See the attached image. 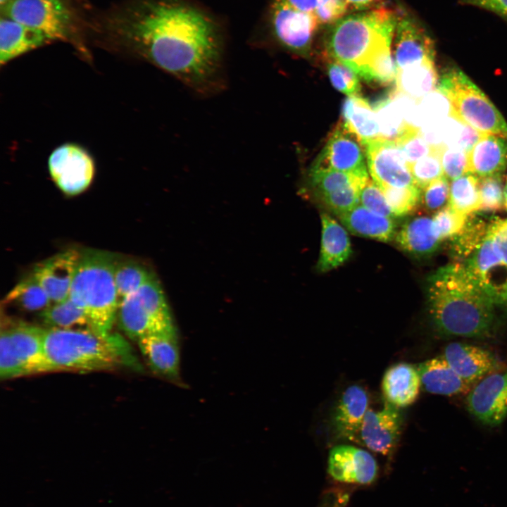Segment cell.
Returning <instances> with one entry per match:
<instances>
[{
	"mask_svg": "<svg viewBox=\"0 0 507 507\" xmlns=\"http://www.w3.org/2000/svg\"><path fill=\"white\" fill-rule=\"evenodd\" d=\"M142 57L202 96L225 86L223 40L215 22L180 0H139L115 27Z\"/></svg>",
	"mask_w": 507,
	"mask_h": 507,
	"instance_id": "obj_1",
	"label": "cell"
},
{
	"mask_svg": "<svg viewBox=\"0 0 507 507\" xmlns=\"http://www.w3.org/2000/svg\"><path fill=\"white\" fill-rule=\"evenodd\" d=\"M428 312L442 337H490L495 301L463 263L439 268L428 278Z\"/></svg>",
	"mask_w": 507,
	"mask_h": 507,
	"instance_id": "obj_2",
	"label": "cell"
},
{
	"mask_svg": "<svg viewBox=\"0 0 507 507\" xmlns=\"http://www.w3.org/2000/svg\"><path fill=\"white\" fill-rule=\"evenodd\" d=\"M398 16L385 7L346 15L325 35L327 58L343 63L365 80L373 63L391 52Z\"/></svg>",
	"mask_w": 507,
	"mask_h": 507,
	"instance_id": "obj_3",
	"label": "cell"
},
{
	"mask_svg": "<svg viewBox=\"0 0 507 507\" xmlns=\"http://www.w3.org/2000/svg\"><path fill=\"white\" fill-rule=\"evenodd\" d=\"M44 353L47 372L109 370L125 365L140 368L121 337L91 329L44 328Z\"/></svg>",
	"mask_w": 507,
	"mask_h": 507,
	"instance_id": "obj_4",
	"label": "cell"
},
{
	"mask_svg": "<svg viewBox=\"0 0 507 507\" xmlns=\"http://www.w3.org/2000/svg\"><path fill=\"white\" fill-rule=\"evenodd\" d=\"M116 258L106 251H80L68 296L86 312L92 329L103 335L111 332L118 308L113 273Z\"/></svg>",
	"mask_w": 507,
	"mask_h": 507,
	"instance_id": "obj_5",
	"label": "cell"
},
{
	"mask_svg": "<svg viewBox=\"0 0 507 507\" xmlns=\"http://www.w3.org/2000/svg\"><path fill=\"white\" fill-rule=\"evenodd\" d=\"M437 89L449 100L455 119L482 133L507 139V123L500 112L458 68L445 69Z\"/></svg>",
	"mask_w": 507,
	"mask_h": 507,
	"instance_id": "obj_6",
	"label": "cell"
},
{
	"mask_svg": "<svg viewBox=\"0 0 507 507\" xmlns=\"http://www.w3.org/2000/svg\"><path fill=\"white\" fill-rule=\"evenodd\" d=\"M46 372L44 353V328L18 323L1 329V379L8 380Z\"/></svg>",
	"mask_w": 507,
	"mask_h": 507,
	"instance_id": "obj_7",
	"label": "cell"
},
{
	"mask_svg": "<svg viewBox=\"0 0 507 507\" xmlns=\"http://www.w3.org/2000/svg\"><path fill=\"white\" fill-rule=\"evenodd\" d=\"M1 9L11 20L39 32L49 41L70 36L71 18L61 0H11Z\"/></svg>",
	"mask_w": 507,
	"mask_h": 507,
	"instance_id": "obj_8",
	"label": "cell"
},
{
	"mask_svg": "<svg viewBox=\"0 0 507 507\" xmlns=\"http://www.w3.org/2000/svg\"><path fill=\"white\" fill-rule=\"evenodd\" d=\"M48 170L52 180L64 194L77 195L91 184L95 163L90 154L74 143L63 144L49 156Z\"/></svg>",
	"mask_w": 507,
	"mask_h": 507,
	"instance_id": "obj_9",
	"label": "cell"
},
{
	"mask_svg": "<svg viewBox=\"0 0 507 507\" xmlns=\"http://www.w3.org/2000/svg\"><path fill=\"white\" fill-rule=\"evenodd\" d=\"M271 25L276 41L287 50L307 56L320 26L313 13L300 11L280 0L271 8Z\"/></svg>",
	"mask_w": 507,
	"mask_h": 507,
	"instance_id": "obj_10",
	"label": "cell"
},
{
	"mask_svg": "<svg viewBox=\"0 0 507 507\" xmlns=\"http://www.w3.org/2000/svg\"><path fill=\"white\" fill-rule=\"evenodd\" d=\"M368 172L379 186H417L402 151L392 140L381 137L363 144Z\"/></svg>",
	"mask_w": 507,
	"mask_h": 507,
	"instance_id": "obj_11",
	"label": "cell"
},
{
	"mask_svg": "<svg viewBox=\"0 0 507 507\" xmlns=\"http://www.w3.org/2000/svg\"><path fill=\"white\" fill-rule=\"evenodd\" d=\"M366 161L362 143L339 121L313 165L368 179Z\"/></svg>",
	"mask_w": 507,
	"mask_h": 507,
	"instance_id": "obj_12",
	"label": "cell"
},
{
	"mask_svg": "<svg viewBox=\"0 0 507 507\" xmlns=\"http://www.w3.org/2000/svg\"><path fill=\"white\" fill-rule=\"evenodd\" d=\"M468 412L480 423L500 425L507 417V369L484 377L466 397Z\"/></svg>",
	"mask_w": 507,
	"mask_h": 507,
	"instance_id": "obj_13",
	"label": "cell"
},
{
	"mask_svg": "<svg viewBox=\"0 0 507 507\" xmlns=\"http://www.w3.org/2000/svg\"><path fill=\"white\" fill-rule=\"evenodd\" d=\"M397 70L435 62V44L425 27L408 13L399 15L394 36Z\"/></svg>",
	"mask_w": 507,
	"mask_h": 507,
	"instance_id": "obj_14",
	"label": "cell"
},
{
	"mask_svg": "<svg viewBox=\"0 0 507 507\" xmlns=\"http://www.w3.org/2000/svg\"><path fill=\"white\" fill-rule=\"evenodd\" d=\"M402 425L399 408L389 403L379 411L368 409L360 429L358 443L384 456H389L397 444Z\"/></svg>",
	"mask_w": 507,
	"mask_h": 507,
	"instance_id": "obj_15",
	"label": "cell"
},
{
	"mask_svg": "<svg viewBox=\"0 0 507 507\" xmlns=\"http://www.w3.org/2000/svg\"><path fill=\"white\" fill-rule=\"evenodd\" d=\"M327 471L339 482L365 485L376 480L378 466L367 451L353 446L339 445L329 453Z\"/></svg>",
	"mask_w": 507,
	"mask_h": 507,
	"instance_id": "obj_16",
	"label": "cell"
},
{
	"mask_svg": "<svg viewBox=\"0 0 507 507\" xmlns=\"http://www.w3.org/2000/svg\"><path fill=\"white\" fill-rule=\"evenodd\" d=\"M80 251L68 249L35 265L33 275L48 295L51 303L68 298Z\"/></svg>",
	"mask_w": 507,
	"mask_h": 507,
	"instance_id": "obj_17",
	"label": "cell"
},
{
	"mask_svg": "<svg viewBox=\"0 0 507 507\" xmlns=\"http://www.w3.org/2000/svg\"><path fill=\"white\" fill-rule=\"evenodd\" d=\"M442 356L461 377L472 385L500 368V363L493 353L461 342L449 344Z\"/></svg>",
	"mask_w": 507,
	"mask_h": 507,
	"instance_id": "obj_18",
	"label": "cell"
},
{
	"mask_svg": "<svg viewBox=\"0 0 507 507\" xmlns=\"http://www.w3.org/2000/svg\"><path fill=\"white\" fill-rule=\"evenodd\" d=\"M137 342L154 373L174 382L180 380V350L176 331L151 334Z\"/></svg>",
	"mask_w": 507,
	"mask_h": 507,
	"instance_id": "obj_19",
	"label": "cell"
},
{
	"mask_svg": "<svg viewBox=\"0 0 507 507\" xmlns=\"http://www.w3.org/2000/svg\"><path fill=\"white\" fill-rule=\"evenodd\" d=\"M368 406V394L362 387L352 385L343 392L332 415V427L339 438L358 443Z\"/></svg>",
	"mask_w": 507,
	"mask_h": 507,
	"instance_id": "obj_20",
	"label": "cell"
},
{
	"mask_svg": "<svg viewBox=\"0 0 507 507\" xmlns=\"http://www.w3.org/2000/svg\"><path fill=\"white\" fill-rule=\"evenodd\" d=\"M426 392L444 396L468 394L474 385L461 377L442 356L428 359L417 367Z\"/></svg>",
	"mask_w": 507,
	"mask_h": 507,
	"instance_id": "obj_21",
	"label": "cell"
},
{
	"mask_svg": "<svg viewBox=\"0 0 507 507\" xmlns=\"http://www.w3.org/2000/svg\"><path fill=\"white\" fill-rule=\"evenodd\" d=\"M395 241L406 253L423 258L433 254L442 240L435 230L432 218L418 216L404 223L397 232Z\"/></svg>",
	"mask_w": 507,
	"mask_h": 507,
	"instance_id": "obj_22",
	"label": "cell"
},
{
	"mask_svg": "<svg viewBox=\"0 0 507 507\" xmlns=\"http://www.w3.org/2000/svg\"><path fill=\"white\" fill-rule=\"evenodd\" d=\"M468 172L481 177L501 174L507 163V139L484 134L468 153Z\"/></svg>",
	"mask_w": 507,
	"mask_h": 507,
	"instance_id": "obj_23",
	"label": "cell"
},
{
	"mask_svg": "<svg viewBox=\"0 0 507 507\" xmlns=\"http://www.w3.org/2000/svg\"><path fill=\"white\" fill-rule=\"evenodd\" d=\"M421 382L417 367L400 363L389 368L382 379V389L387 403L406 407L418 398Z\"/></svg>",
	"mask_w": 507,
	"mask_h": 507,
	"instance_id": "obj_24",
	"label": "cell"
},
{
	"mask_svg": "<svg viewBox=\"0 0 507 507\" xmlns=\"http://www.w3.org/2000/svg\"><path fill=\"white\" fill-rule=\"evenodd\" d=\"M322 237L317 269L327 272L342 265L351 254L350 239L345 228L330 215L321 214Z\"/></svg>",
	"mask_w": 507,
	"mask_h": 507,
	"instance_id": "obj_25",
	"label": "cell"
},
{
	"mask_svg": "<svg viewBox=\"0 0 507 507\" xmlns=\"http://www.w3.org/2000/svg\"><path fill=\"white\" fill-rule=\"evenodd\" d=\"M338 218L346 230L358 236L388 242L395 239L397 233L394 219L377 214L362 205Z\"/></svg>",
	"mask_w": 507,
	"mask_h": 507,
	"instance_id": "obj_26",
	"label": "cell"
},
{
	"mask_svg": "<svg viewBox=\"0 0 507 507\" xmlns=\"http://www.w3.org/2000/svg\"><path fill=\"white\" fill-rule=\"evenodd\" d=\"M49 40L39 32L13 20L0 21V63L4 65L13 59L35 49Z\"/></svg>",
	"mask_w": 507,
	"mask_h": 507,
	"instance_id": "obj_27",
	"label": "cell"
},
{
	"mask_svg": "<svg viewBox=\"0 0 507 507\" xmlns=\"http://www.w3.org/2000/svg\"><path fill=\"white\" fill-rule=\"evenodd\" d=\"M463 264L492 295L496 303L497 292L494 275L501 269H507V265L489 231L480 246Z\"/></svg>",
	"mask_w": 507,
	"mask_h": 507,
	"instance_id": "obj_28",
	"label": "cell"
},
{
	"mask_svg": "<svg viewBox=\"0 0 507 507\" xmlns=\"http://www.w3.org/2000/svg\"><path fill=\"white\" fill-rule=\"evenodd\" d=\"M341 122L362 144L380 136L375 111L368 101L359 95L349 96L344 100Z\"/></svg>",
	"mask_w": 507,
	"mask_h": 507,
	"instance_id": "obj_29",
	"label": "cell"
},
{
	"mask_svg": "<svg viewBox=\"0 0 507 507\" xmlns=\"http://www.w3.org/2000/svg\"><path fill=\"white\" fill-rule=\"evenodd\" d=\"M120 327L132 339L157 332H173L163 330L149 315L136 293L123 299L118 306L117 316ZM176 331V330H175Z\"/></svg>",
	"mask_w": 507,
	"mask_h": 507,
	"instance_id": "obj_30",
	"label": "cell"
},
{
	"mask_svg": "<svg viewBox=\"0 0 507 507\" xmlns=\"http://www.w3.org/2000/svg\"><path fill=\"white\" fill-rule=\"evenodd\" d=\"M439 75L435 62L397 70L396 90L416 101L437 87Z\"/></svg>",
	"mask_w": 507,
	"mask_h": 507,
	"instance_id": "obj_31",
	"label": "cell"
},
{
	"mask_svg": "<svg viewBox=\"0 0 507 507\" xmlns=\"http://www.w3.org/2000/svg\"><path fill=\"white\" fill-rule=\"evenodd\" d=\"M39 315L46 328L93 330L86 312L69 297L51 303Z\"/></svg>",
	"mask_w": 507,
	"mask_h": 507,
	"instance_id": "obj_32",
	"label": "cell"
},
{
	"mask_svg": "<svg viewBox=\"0 0 507 507\" xmlns=\"http://www.w3.org/2000/svg\"><path fill=\"white\" fill-rule=\"evenodd\" d=\"M380 127V137L396 142L413 125L409 124L399 103L389 93L374 103Z\"/></svg>",
	"mask_w": 507,
	"mask_h": 507,
	"instance_id": "obj_33",
	"label": "cell"
},
{
	"mask_svg": "<svg viewBox=\"0 0 507 507\" xmlns=\"http://www.w3.org/2000/svg\"><path fill=\"white\" fill-rule=\"evenodd\" d=\"M480 179L467 173L452 180L449 187V206L456 211L469 215L481 209Z\"/></svg>",
	"mask_w": 507,
	"mask_h": 507,
	"instance_id": "obj_34",
	"label": "cell"
},
{
	"mask_svg": "<svg viewBox=\"0 0 507 507\" xmlns=\"http://www.w3.org/2000/svg\"><path fill=\"white\" fill-rule=\"evenodd\" d=\"M113 273L118 306L123 299L136 293L154 276L151 271L139 262L118 257Z\"/></svg>",
	"mask_w": 507,
	"mask_h": 507,
	"instance_id": "obj_35",
	"label": "cell"
},
{
	"mask_svg": "<svg viewBox=\"0 0 507 507\" xmlns=\"http://www.w3.org/2000/svg\"><path fill=\"white\" fill-rule=\"evenodd\" d=\"M136 294L155 323L165 331H175L163 292L156 276L142 286Z\"/></svg>",
	"mask_w": 507,
	"mask_h": 507,
	"instance_id": "obj_36",
	"label": "cell"
},
{
	"mask_svg": "<svg viewBox=\"0 0 507 507\" xmlns=\"http://www.w3.org/2000/svg\"><path fill=\"white\" fill-rule=\"evenodd\" d=\"M6 301L26 311H43L51 302L33 273L20 281L8 294Z\"/></svg>",
	"mask_w": 507,
	"mask_h": 507,
	"instance_id": "obj_37",
	"label": "cell"
},
{
	"mask_svg": "<svg viewBox=\"0 0 507 507\" xmlns=\"http://www.w3.org/2000/svg\"><path fill=\"white\" fill-rule=\"evenodd\" d=\"M368 179L314 165H312L308 174L309 184L316 197L353 184H363Z\"/></svg>",
	"mask_w": 507,
	"mask_h": 507,
	"instance_id": "obj_38",
	"label": "cell"
},
{
	"mask_svg": "<svg viewBox=\"0 0 507 507\" xmlns=\"http://www.w3.org/2000/svg\"><path fill=\"white\" fill-rule=\"evenodd\" d=\"M488 227L484 221L469 215L463 229L451 238L453 254L457 258L467 259L482 243Z\"/></svg>",
	"mask_w": 507,
	"mask_h": 507,
	"instance_id": "obj_39",
	"label": "cell"
},
{
	"mask_svg": "<svg viewBox=\"0 0 507 507\" xmlns=\"http://www.w3.org/2000/svg\"><path fill=\"white\" fill-rule=\"evenodd\" d=\"M429 154L410 166L415 184L423 189L434 180L444 176L442 165V151L444 144H430Z\"/></svg>",
	"mask_w": 507,
	"mask_h": 507,
	"instance_id": "obj_40",
	"label": "cell"
},
{
	"mask_svg": "<svg viewBox=\"0 0 507 507\" xmlns=\"http://www.w3.org/2000/svg\"><path fill=\"white\" fill-rule=\"evenodd\" d=\"M379 187L382 191L395 218L411 214L420 202L421 189L418 186Z\"/></svg>",
	"mask_w": 507,
	"mask_h": 507,
	"instance_id": "obj_41",
	"label": "cell"
},
{
	"mask_svg": "<svg viewBox=\"0 0 507 507\" xmlns=\"http://www.w3.org/2000/svg\"><path fill=\"white\" fill-rule=\"evenodd\" d=\"M327 59V73L332 86L349 96L359 95L361 84L358 74L337 61Z\"/></svg>",
	"mask_w": 507,
	"mask_h": 507,
	"instance_id": "obj_42",
	"label": "cell"
},
{
	"mask_svg": "<svg viewBox=\"0 0 507 507\" xmlns=\"http://www.w3.org/2000/svg\"><path fill=\"white\" fill-rule=\"evenodd\" d=\"M365 183L353 184L318 198L338 216L359 204L360 189Z\"/></svg>",
	"mask_w": 507,
	"mask_h": 507,
	"instance_id": "obj_43",
	"label": "cell"
},
{
	"mask_svg": "<svg viewBox=\"0 0 507 507\" xmlns=\"http://www.w3.org/2000/svg\"><path fill=\"white\" fill-rule=\"evenodd\" d=\"M411 166L419 159L430 154L431 145L426 141L421 130L415 125L396 142Z\"/></svg>",
	"mask_w": 507,
	"mask_h": 507,
	"instance_id": "obj_44",
	"label": "cell"
},
{
	"mask_svg": "<svg viewBox=\"0 0 507 507\" xmlns=\"http://www.w3.org/2000/svg\"><path fill=\"white\" fill-rule=\"evenodd\" d=\"M481 209L495 211L504 204V189L501 174H496L480 179Z\"/></svg>",
	"mask_w": 507,
	"mask_h": 507,
	"instance_id": "obj_45",
	"label": "cell"
},
{
	"mask_svg": "<svg viewBox=\"0 0 507 507\" xmlns=\"http://www.w3.org/2000/svg\"><path fill=\"white\" fill-rule=\"evenodd\" d=\"M468 215L447 205L436 212L432 218L435 230L442 240L451 239L463 229Z\"/></svg>",
	"mask_w": 507,
	"mask_h": 507,
	"instance_id": "obj_46",
	"label": "cell"
},
{
	"mask_svg": "<svg viewBox=\"0 0 507 507\" xmlns=\"http://www.w3.org/2000/svg\"><path fill=\"white\" fill-rule=\"evenodd\" d=\"M359 201L361 205L377 214L392 219L395 218L382 191L373 180L368 179L361 187Z\"/></svg>",
	"mask_w": 507,
	"mask_h": 507,
	"instance_id": "obj_47",
	"label": "cell"
},
{
	"mask_svg": "<svg viewBox=\"0 0 507 507\" xmlns=\"http://www.w3.org/2000/svg\"><path fill=\"white\" fill-rule=\"evenodd\" d=\"M449 184L448 179L442 176L421 189L420 201L429 211H438L449 202Z\"/></svg>",
	"mask_w": 507,
	"mask_h": 507,
	"instance_id": "obj_48",
	"label": "cell"
},
{
	"mask_svg": "<svg viewBox=\"0 0 507 507\" xmlns=\"http://www.w3.org/2000/svg\"><path fill=\"white\" fill-rule=\"evenodd\" d=\"M444 175L453 180L468 172V153L460 148H449L444 145L442 151Z\"/></svg>",
	"mask_w": 507,
	"mask_h": 507,
	"instance_id": "obj_49",
	"label": "cell"
},
{
	"mask_svg": "<svg viewBox=\"0 0 507 507\" xmlns=\"http://www.w3.org/2000/svg\"><path fill=\"white\" fill-rule=\"evenodd\" d=\"M350 11L345 0H319L314 15L320 25H332Z\"/></svg>",
	"mask_w": 507,
	"mask_h": 507,
	"instance_id": "obj_50",
	"label": "cell"
},
{
	"mask_svg": "<svg viewBox=\"0 0 507 507\" xmlns=\"http://www.w3.org/2000/svg\"><path fill=\"white\" fill-rule=\"evenodd\" d=\"M503 260L507 265V219L495 220L488 227Z\"/></svg>",
	"mask_w": 507,
	"mask_h": 507,
	"instance_id": "obj_51",
	"label": "cell"
},
{
	"mask_svg": "<svg viewBox=\"0 0 507 507\" xmlns=\"http://www.w3.org/2000/svg\"><path fill=\"white\" fill-rule=\"evenodd\" d=\"M493 12L507 20V0H459Z\"/></svg>",
	"mask_w": 507,
	"mask_h": 507,
	"instance_id": "obj_52",
	"label": "cell"
},
{
	"mask_svg": "<svg viewBox=\"0 0 507 507\" xmlns=\"http://www.w3.org/2000/svg\"><path fill=\"white\" fill-rule=\"evenodd\" d=\"M484 133L465 125L458 142V148L468 153Z\"/></svg>",
	"mask_w": 507,
	"mask_h": 507,
	"instance_id": "obj_53",
	"label": "cell"
},
{
	"mask_svg": "<svg viewBox=\"0 0 507 507\" xmlns=\"http://www.w3.org/2000/svg\"><path fill=\"white\" fill-rule=\"evenodd\" d=\"M290 7L300 11L314 13L319 0H280Z\"/></svg>",
	"mask_w": 507,
	"mask_h": 507,
	"instance_id": "obj_54",
	"label": "cell"
},
{
	"mask_svg": "<svg viewBox=\"0 0 507 507\" xmlns=\"http://www.w3.org/2000/svg\"><path fill=\"white\" fill-rule=\"evenodd\" d=\"M350 10L362 11L373 8L376 0H345Z\"/></svg>",
	"mask_w": 507,
	"mask_h": 507,
	"instance_id": "obj_55",
	"label": "cell"
},
{
	"mask_svg": "<svg viewBox=\"0 0 507 507\" xmlns=\"http://www.w3.org/2000/svg\"><path fill=\"white\" fill-rule=\"evenodd\" d=\"M349 501V494H342L337 497L332 507H346Z\"/></svg>",
	"mask_w": 507,
	"mask_h": 507,
	"instance_id": "obj_56",
	"label": "cell"
},
{
	"mask_svg": "<svg viewBox=\"0 0 507 507\" xmlns=\"http://www.w3.org/2000/svg\"><path fill=\"white\" fill-rule=\"evenodd\" d=\"M496 304H502L507 306V282L505 283L499 293Z\"/></svg>",
	"mask_w": 507,
	"mask_h": 507,
	"instance_id": "obj_57",
	"label": "cell"
},
{
	"mask_svg": "<svg viewBox=\"0 0 507 507\" xmlns=\"http://www.w3.org/2000/svg\"><path fill=\"white\" fill-rule=\"evenodd\" d=\"M504 205L507 210V184L504 188Z\"/></svg>",
	"mask_w": 507,
	"mask_h": 507,
	"instance_id": "obj_58",
	"label": "cell"
},
{
	"mask_svg": "<svg viewBox=\"0 0 507 507\" xmlns=\"http://www.w3.org/2000/svg\"><path fill=\"white\" fill-rule=\"evenodd\" d=\"M11 0H0L1 6H4L5 4H6L8 2H9Z\"/></svg>",
	"mask_w": 507,
	"mask_h": 507,
	"instance_id": "obj_59",
	"label": "cell"
},
{
	"mask_svg": "<svg viewBox=\"0 0 507 507\" xmlns=\"http://www.w3.org/2000/svg\"><path fill=\"white\" fill-rule=\"evenodd\" d=\"M507 180V179H506Z\"/></svg>",
	"mask_w": 507,
	"mask_h": 507,
	"instance_id": "obj_60",
	"label": "cell"
}]
</instances>
